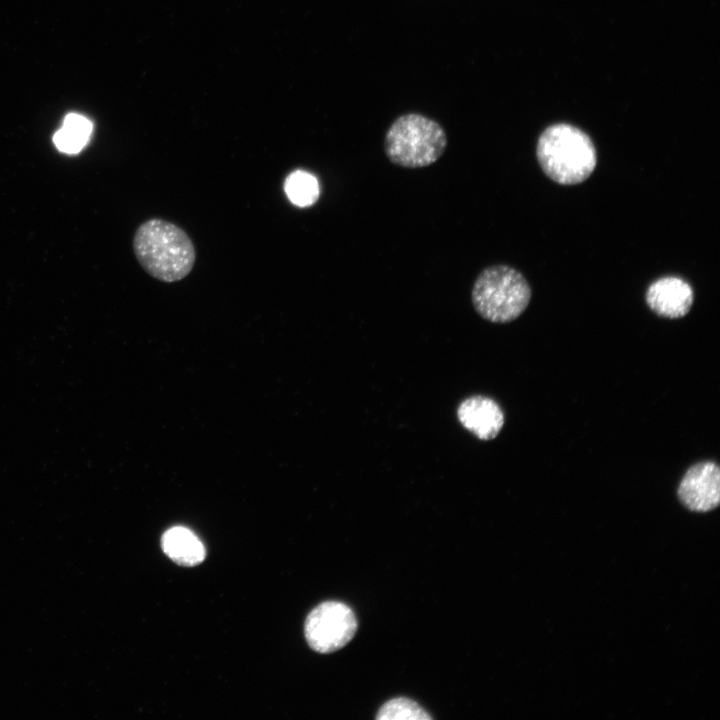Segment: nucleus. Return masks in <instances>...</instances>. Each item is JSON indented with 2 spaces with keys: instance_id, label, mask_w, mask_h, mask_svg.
Instances as JSON below:
<instances>
[{
  "instance_id": "3",
  "label": "nucleus",
  "mask_w": 720,
  "mask_h": 720,
  "mask_svg": "<svg viewBox=\"0 0 720 720\" xmlns=\"http://www.w3.org/2000/svg\"><path fill=\"white\" fill-rule=\"evenodd\" d=\"M448 144L444 128L435 120L419 114L399 116L384 136L388 160L403 168H423L434 164Z\"/></svg>"
},
{
  "instance_id": "9",
  "label": "nucleus",
  "mask_w": 720,
  "mask_h": 720,
  "mask_svg": "<svg viewBox=\"0 0 720 720\" xmlns=\"http://www.w3.org/2000/svg\"><path fill=\"white\" fill-rule=\"evenodd\" d=\"M161 546L172 561L185 567L200 564L206 556L205 547L198 536L182 526L168 529L162 535Z\"/></svg>"
},
{
  "instance_id": "12",
  "label": "nucleus",
  "mask_w": 720,
  "mask_h": 720,
  "mask_svg": "<svg viewBox=\"0 0 720 720\" xmlns=\"http://www.w3.org/2000/svg\"><path fill=\"white\" fill-rule=\"evenodd\" d=\"M378 720H427L431 716L415 701L400 697L394 698L381 706L376 716Z\"/></svg>"
},
{
  "instance_id": "4",
  "label": "nucleus",
  "mask_w": 720,
  "mask_h": 720,
  "mask_svg": "<svg viewBox=\"0 0 720 720\" xmlns=\"http://www.w3.org/2000/svg\"><path fill=\"white\" fill-rule=\"evenodd\" d=\"M531 288L524 275L508 265L484 268L471 289L475 311L491 323H509L527 308Z\"/></svg>"
},
{
  "instance_id": "1",
  "label": "nucleus",
  "mask_w": 720,
  "mask_h": 720,
  "mask_svg": "<svg viewBox=\"0 0 720 720\" xmlns=\"http://www.w3.org/2000/svg\"><path fill=\"white\" fill-rule=\"evenodd\" d=\"M133 250L150 276L168 283L186 277L196 259L194 245L187 233L162 219H150L137 228Z\"/></svg>"
},
{
  "instance_id": "11",
  "label": "nucleus",
  "mask_w": 720,
  "mask_h": 720,
  "mask_svg": "<svg viewBox=\"0 0 720 720\" xmlns=\"http://www.w3.org/2000/svg\"><path fill=\"white\" fill-rule=\"evenodd\" d=\"M285 191L290 201L298 206H309L319 196L316 178L305 171L291 173L285 181Z\"/></svg>"
},
{
  "instance_id": "6",
  "label": "nucleus",
  "mask_w": 720,
  "mask_h": 720,
  "mask_svg": "<svg viewBox=\"0 0 720 720\" xmlns=\"http://www.w3.org/2000/svg\"><path fill=\"white\" fill-rule=\"evenodd\" d=\"M685 507L695 512L715 509L720 501V469L712 461L691 466L683 476L677 491Z\"/></svg>"
},
{
  "instance_id": "2",
  "label": "nucleus",
  "mask_w": 720,
  "mask_h": 720,
  "mask_svg": "<svg viewBox=\"0 0 720 720\" xmlns=\"http://www.w3.org/2000/svg\"><path fill=\"white\" fill-rule=\"evenodd\" d=\"M536 156L543 172L562 185L585 181L597 164L596 149L590 137L566 123L551 125L541 133Z\"/></svg>"
},
{
  "instance_id": "7",
  "label": "nucleus",
  "mask_w": 720,
  "mask_h": 720,
  "mask_svg": "<svg viewBox=\"0 0 720 720\" xmlns=\"http://www.w3.org/2000/svg\"><path fill=\"white\" fill-rule=\"evenodd\" d=\"M456 414L462 427L484 441L494 439L505 420L499 404L482 395L465 398L459 404Z\"/></svg>"
},
{
  "instance_id": "5",
  "label": "nucleus",
  "mask_w": 720,
  "mask_h": 720,
  "mask_svg": "<svg viewBox=\"0 0 720 720\" xmlns=\"http://www.w3.org/2000/svg\"><path fill=\"white\" fill-rule=\"evenodd\" d=\"M357 620L352 609L339 601L316 606L305 621V637L319 653H331L344 647L355 635Z\"/></svg>"
},
{
  "instance_id": "10",
  "label": "nucleus",
  "mask_w": 720,
  "mask_h": 720,
  "mask_svg": "<svg viewBox=\"0 0 720 720\" xmlns=\"http://www.w3.org/2000/svg\"><path fill=\"white\" fill-rule=\"evenodd\" d=\"M91 132L92 124L86 117L70 113L64 118L61 128L54 134L53 142L59 151L76 154L86 145Z\"/></svg>"
},
{
  "instance_id": "8",
  "label": "nucleus",
  "mask_w": 720,
  "mask_h": 720,
  "mask_svg": "<svg viewBox=\"0 0 720 720\" xmlns=\"http://www.w3.org/2000/svg\"><path fill=\"white\" fill-rule=\"evenodd\" d=\"M646 302L657 315L681 318L691 309L694 292L685 280L667 276L654 281L646 291Z\"/></svg>"
}]
</instances>
